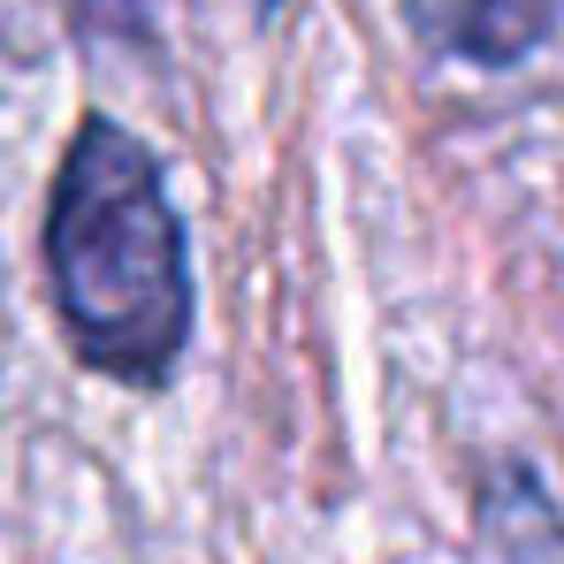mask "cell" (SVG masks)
<instances>
[{"mask_svg":"<svg viewBox=\"0 0 564 564\" xmlns=\"http://www.w3.org/2000/svg\"><path fill=\"white\" fill-rule=\"evenodd\" d=\"M85 15L107 31H138V0H85Z\"/></svg>","mask_w":564,"mask_h":564,"instance_id":"cell-3","label":"cell"},{"mask_svg":"<svg viewBox=\"0 0 564 564\" xmlns=\"http://www.w3.org/2000/svg\"><path fill=\"white\" fill-rule=\"evenodd\" d=\"M46 275L77 359L107 381H169L191 336V268L184 229L161 191L153 153L115 130L85 122L46 206Z\"/></svg>","mask_w":564,"mask_h":564,"instance_id":"cell-1","label":"cell"},{"mask_svg":"<svg viewBox=\"0 0 564 564\" xmlns=\"http://www.w3.org/2000/svg\"><path fill=\"white\" fill-rule=\"evenodd\" d=\"M404 23L420 31L427 54L503 69V62H519L550 39L557 0H404Z\"/></svg>","mask_w":564,"mask_h":564,"instance_id":"cell-2","label":"cell"}]
</instances>
